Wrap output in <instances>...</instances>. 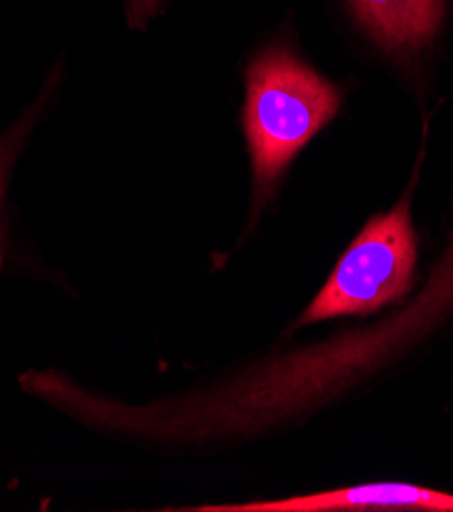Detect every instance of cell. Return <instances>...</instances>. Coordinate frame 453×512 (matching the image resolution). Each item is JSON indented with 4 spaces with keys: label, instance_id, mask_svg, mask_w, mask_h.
<instances>
[{
    "label": "cell",
    "instance_id": "cell-4",
    "mask_svg": "<svg viewBox=\"0 0 453 512\" xmlns=\"http://www.w3.org/2000/svg\"><path fill=\"white\" fill-rule=\"evenodd\" d=\"M349 5L384 49L427 45L443 19V0H349Z\"/></svg>",
    "mask_w": 453,
    "mask_h": 512
},
{
    "label": "cell",
    "instance_id": "cell-7",
    "mask_svg": "<svg viewBox=\"0 0 453 512\" xmlns=\"http://www.w3.org/2000/svg\"><path fill=\"white\" fill-rule=\"evenodd\" d=\"M447 258L453 262V245H451V249H449V253H447Z\"/></svg>",
    "mask_w": 453,
    "mask_h": 512
},
{
    "label": "cell",
    "instance_id": "cell-3",
    "mask_svg": "<svg viewBox=\"0 0 453 512\" xmlns=\"http://www.w3.org/2000/svg\"><path fill=\"white\" fill-rule=\"evenodd\" d=\"M198 510L227 512H331V510H429L453 512V496L411 484H364L274 502L241 506H205Z\"/></svg>",
    "mask_w": 453,
    "mask_h": 512
},
{
    "label": "cell",
    "instance_id": "cell-1",
    "mask_svg": "<svg viewBox=\"0 0 453 512\" xmlns=\"http://www.w3.org/2000/svg\"><path fill=\"white\" fill-rule=\"evenodd\" d=\"M339 92L282 47L266 49L247 68L243 127L262 204L278 178L337 113Z\"/></svg>",
    "mask_w": 453,
    "mask_h": 512
},
{
    "label": "cell",
    "instance_id": "cell-5",
    "mask_svg": "<svg viewBox=\"0 0 453 512\" xmlns=\"http://www.w3.org/2000/svg\"><path fill=\"white\" fill-rule=\"evenodd\" d=\"M162 0H129V21L131 25L145 23L158 11Z\"/></svg>",
    "mask_w": 453,
    "mask_h": 512
},
{
    "label": "cell",
    "instance_id": "cell-6",
    "mask_svg": "<svg viewBox=\"0 0 453 512\" xmlns=\"http://www.w3.org/2000/svg\"><path fill=\"white\" fill-rule=\"evenodd\" d=\"M17 149V139L11 137L9 141L0 143V194H3V184H5V170L13 158V153Z\"/></svg>",
    "mask_w": 453,
    "mask_h": 512
},
{
    "label": "cell",
    "instance_id": "cell-2",
    "mask_svg": "<svg viewBox=\"0 0 453 512\" xmlns=\"http://www.w3.org/2000/svg\"><path fill=\"white\" fill-rule=\"evenodd\" d=\"M417 239L409 202L374 217L347 247L331 278L315 296L296 327L345 315L372 313L411 290Z\"/></svg>",
    "mask_w": 453,
    "mask_h": 512
}]
</instances>
